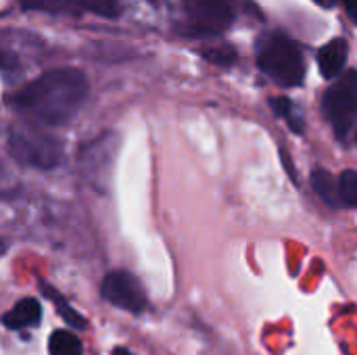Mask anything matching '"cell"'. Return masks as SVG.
<instances>
[{"label":"cell","mask_w":357,"mask_h":355,"mask_svg":"<svg viewBox=\"0 0 357 355\" xmlns=\"http://www.w3.org/2000/svg\"><path fill=\"white\" fill-rule=\"evenodd\" d=\"M88 92L90 84L84 71L56 67L25 84L13 96V107L36 126L54 128L69 123L79 113Z\"/></svg>","instance_id":"1"},{"label":"cell","mask_w":357,"mask_h":355,"mask_svg":"<svg viewBox=\"0 0 357 355\" xmlns=\"http://www.w3.org/2000/svg\"><path fill=\"white\" fill-rule=\"evenodd\" d=\"M257 67L278 86L297 88L305 80V59L299 44L282 31L268 29L255 42Z\"/></svg>","instance_id":"2"},{"label":"cell","mask_w":357,"mask_h":355,"mask_svg":"<svg viewBox=\"0 0 357 355\" xmlns=\"http://www.w3.org/2000/svg\"><path fill=\"white\" fill-rule=\"evenodd\" d=\"M10 157L33 169H54L63 161V142L36 128H10L8 130Z\"/></svg>","instance_id":"3"},{"label":"cell","mask_w":357,"mask_h":355,"mask_svg":"<svg viewBox=\"0 0 357 355\" xmlns=\"http://www.w3.org/2000/svg\"><path fill=\"white\" fill-rule=\"evenodd\" d=\"M322 113L339 140H347L357 117V69L343 73L324 94Z\"/></svg>","instance_id":"4"},{"label":"cell","mask_w":357,"mask_h":355,"mask_svg":"<svg viewBox=\"0 0 357 355\" xmlns=\"http://www.w3.org/2000/svg\"><path fill=\"white\" fill-rule=\"evenodd\" d=\"M186 31L199 38H213L228 31L236 19L234 0H182Z\"/></svg>","instance_id":"5"},{"label":"cell","mask_w":357,"mask_h":355,"mask_svg":"<svg viewBox=\"0 0 357 355\" xmlns=\"http://www.w3.org/2000/svg\"><path fill=\"white\" fill-rule=\"evenodd\" d=\"M100 295L111 305H115L117 310H123L128 314H142L149 305L146 291H144L142 282L126 270L109 272L100 282Z\"/></svg>","instance_id":"6"},{"label":"cell","mask_w":357,"mask_h":355,"mask_svg":"<svg viewBox=\"0 0 357 355\" xmlns=\"http://www.w3.org/2000/svg\"><path fill=\"white\" fill-rule=\"evenodd\" d=\"M115 146H117L115 134H105V136L88 142L86 146H82L79 161H82V167H84L86 176L94 184H100V186L107 184L109 174H111V165H113Z\"/></svg>","instance_id":"7"},{"label":"cell","mask_w":357,"mask_h":355,"mask_svg":"<svg viewBox=\"0 0 357 355\" xmlns=\"http://www.w3.org/2000/svg\"><path fill=\"white\" fill-rule=\"evenodd\" d=\"M347 56H349V44L345 38H335L328 44H324L318 52V67L322 77L339 80L345 69Z\"/></svg>","instance_id":"8"},{"label":"cell","mask_w":357,"mask_h":355,"mask_svg":"<svg viewBox=\"0 0 357 355\" xmlns=\"http://www.w3.org/2000/svg\"><path fill=\"white\" fill-rule=\"evenodd\" d=\"M42 318V305L38 299L27 297L21 299L19 303H15L4 316H2V324L8 331H25L31 326H38Z\"/></svg>","instance_id":"9"},{"label":"cell","mask_w":357,"mask_h":355,"mask_svg":"<svg viewBox=\"0 0 357 355\" xmlns=\"http://www.w3.org/2000/svg\"><path fill=\"white\" fill-rule=\"evenodd\" d=\"M312 186H314V192L331 207H343L341 203V192H339V178H335L331 172L322 169V167H316L312 172Z\"/></svg>","instance_id":"10"},{"label":"cell","mask_w":357,"mask_h":355,"mask_svg":"<svg viewBox=\"0 0 357 355\" xmlns=\"http://www.w3.org/2000/svg\"><path fill=\"white\" fill-rule=\"evenodd\" d=\"M270 107H272V111H274L280 119H284V121L289 123V128H291L295 134H303V132H305L303 115H301V111L293 105L291 98H287V96L270 98Z\"/></svg>","instance_id":"11"},{"label":"cell","mask_w":357,"mask_h":355,"mask_svg":"<svg viewBox=\"0 0 357 355\" xmlns=\"http://www.w3.org/2000/svg\"><path fill=\"white\" fill-rule=\"evenodd\" d=\"M48 354L50 355H84V347L79 337L71 331H54L48 339Z\"/></svg>","instance_id":"12"},{"label":"cell","mask_w":357,"mask_h":355,"mask_svg":"<svg viewBox=\"0 0 357 355\" xmlns=\"http://www.w3.org/2000/svg\"><path fill=\"white\" fill-rule=\"evenodd\" d=\"M42 291H44V295L48 297V299H52V303H54V308H56V312H59V316L69 324V326H73V328H86V320H84V316H79L71 305H69V301L61 295V293H56L52 287H48V285H44L42 287Z\"/></svg>","instance_id":"13"},{"label":"cell","mask_w":357,"mask_h":355,"mask_svg":"<svg viewBox=\"0 0 357 355\" xmlns=\"http://www.w3.org/2000/svg\"><path fill=\"white\" fill-rule=\"evenodd\" d=\"M71 4H75L88 13L107 17V19H113L119 15V0H71Z\"/></svg>","instance_id":"14"},{"label":"cell","mask_w":357,"mask_h":355,"mask_svg":"<svg viewBox=\"0 0 357 355\" xmlns=\"http://www.w3.org/2000/svg\"><path fill=\"white\" fill-rule=\"evenodd\" d=\"M339 192H341V203L345 207L357 209V169H345L339 176Z\"/></svg>","instance_id":"15"},{"label":"cell","mask_w":357,"mask_h":355,"mask_svg":"<svg viewBox=\"0 0 357 355\" xmlns=\"http://www.w3.org/2000/svg\"><path fill=\"white\" fill-rule=\"evenodd\" d=\"M23 10H38V13H61V0H19Z\"/></svg>","instance_id":"16"},{"label":"cell","mask_w":357,"mask_h":355,"mask_svg":"<svg viewBox=\"0 0 357 355\" xmlns=\"http://www.w3.org/2000/svg\"><path fill=\"white\" fill-rule=\"evenodd\" d=\"M205 56H207V59H209L211 63H215V65L228 67V65H232V63H234V59H236V52H234L232 48L224 46V48H213V50H205Z\"/></svg>","instance_id":"17"},{"label":"cell","mask_w":357,"mask_h":355,"mask_svg":"<svg viewBox=\"0 0 357 355\" xmlns=\"http://www.w3.org/2000/svg\"><path fill=\"white\" fill-rule=\"evenodd\" d=\"M345 2V8H347V15L357 23V0H343Z\"/></svg>","instance_id":"18"},{"label":"cell","mask_w":357,"mask_h":355,"mask_svg":"<svg viewBox=\"0 0 357 355\" xmlns=\"http://www.w3.org/2000/svg\"><path fill=\"white\" fill-rule=\"evenodd\" d=\"M314 2H316L318 6H322V8H333L337 0H314Z\"/></svg>","instance_id":"19"},{"label":"cell","mask_w":357,"mask_h":355,"mask_svg":"<svg viewBox=\"0 0 357 355\" xmlns=\"http://www.w3.org/2000/svg\"><path fill=\"white\" fill-rule=\"evenodd\" d=\"M111 355H134V354H132V352H130L128 347H115V349H113V354H111Z\"/></svg>","instance_id":"20"}]
</instances>
